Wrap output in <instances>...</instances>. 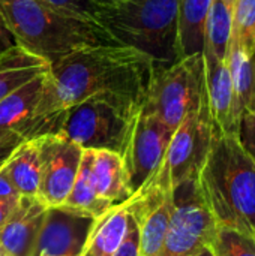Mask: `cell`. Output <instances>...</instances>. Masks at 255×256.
Here are the masks:
<instances>
[{
	"label": "cell",
	"instance_id": "cell-1",
	"mask_svg": "<svg viewBox=\"0 0 255 256\" xmlns=\"http://www.w3.org/2000/svg\"><path fill=\"white\" fill-rule=\"evenodd\" d=\"M153 69L149 56L122 44L72 51L50 64L39 116L59 135L66 110L93 96H117L141 106Z\"/></svg>",
	"mask_w": 255,
	"mask_h": 256
},
{
	"label": "cell",
	"instance_id": "cell-2",
	"mask_svg": "<svg viewBox=\"0 0 255 256\" xmlns=\"http://www.w3.org/2000/svg\"><path fill=\"white\" fill-rule=\"evenodd\" d=\"M197 184L216 226L255 237V162L237 136L215 134Z\"/></svg>",
	"mask_w": 255,
	"mask_h": 256
},
{
	"label": "cell",
	"instance_id": "cell-3",
	"mask_svg": "<svg viewBox=\"0 0 255 256\" xmlns=\"http://www.w3.org/2000/svg\"><path fill=\"white\" fill-rule=\"evenodd\" d=\"M0 10L15 44L50 64L84 46L119 44L101 24L63 15L38 0H0Z\"/></svg>",
	"mask_w": 255,
	"mask_h": 256
},
{
	"label": "cell",
	"instance_id": "cell-4",
	"mask_svg": "<svg viewBox=\"0 0 255 256\" xmlns=\"http://www.w3.org/2000/svg\"><path fill=\"white\" fill-rule=\"evenodd\" d=\"M177 14L179 0H122L98 6L96 21L119 44L168 66L180 60Z\"/></svg>",
	"mask_w": 255,
	"mask_h": 256
},
{
	"label": "cell",
	"instance_id": "cell-5",
	"mask_svg": "<svg viewBox=\"0 0 255 256\" xmlns=\"http://www.w3.org/2000/svg\"><path fill=\"white\" fill-rule=\"evenodd\" d=\"M141 106L117 96H93L69 110L59 136L81 150H105L123 156Z\"/></svg>",
	"mask_w": 255,
	"mask_h": 256
},
{
	"label": "cell",
	"instance_id": "cell-6",
	"mask_svg": "<svg viewBox=\"0 0 255 256\" xmlns=\"http://www.w3.org/2000/svg\"><path fill=\"white\" fill-rule=\"evenodd\" d=\"M204 94L203 54L168 66L155 64L140 111L156 117L174 132L186 114L200 106Z\"/></svg>",
	"mask_w": 255,
	"mask_h": 256
},
{
	"label": "cell",
	"instance_id": "cell-7",
	"mask_svg": "<svg viewBox=\"0 0 255 256\" xmlns=\"http://www.w3.org/2000/svg\"><path fill=\"white\" fill-rule=\"evenodd\" d=\"M216 129L210 117L207 96L200 106L186 114L174 130L159 172L174 190L180 184L197 180L209 156Z\"/></svg>",
	"mask_w": 255,
	"mask_h": 256
},
{
	"label": "cell",
	"instance_id": "cell-8",
	"mask_svg": "<svg viewBox=\"0 0 255 256\" xmlns=\"http://www.w3.org/2000/svg\"><path fill=\"white\" fill-rule=\"evenodd\" d=\"M173 201L170 226L158 256H198L210 246L216 225L200 195L197 180L176 188Z\"/></svg>",
	"mask_w": 255,
	"mask_h": 256
},
{
	"label": "cell",
	"instance_id": "cell-9",
	"mask_svg": "<svg viewBox=\"0 0 255 256\" xmlns=\"http://www.w3.org/2000/svg\"><path fill=\"white\" fill-rule=\"evenodd\" d=\"M173 130L156 117L138 112L128 147L122 156L128 189L135 195L159 170Z\"/></svg>",
	"mask_w": 255,
	"mask_h": 256
},
{
	"label": "cell",
	"instance_id": "cell-10",
	"mask_svg": "<svg viewBox=\"0 0 255 256\" xmlns=\"http://www.w3.org/2000/svg\"><path fill=\"white\" fill-rule=\"evenodd\" d=\"M39 150L41 183L36 198L48 208L60 207L77 178L83 150L59 135L41 136Z\"/></svg>",
	"mask_w": 255,
	"mask_h": 256
},
{
	"label": "cell",
	"instance_id": "cell-11",
	"mask_svg": "<svg viewBox=\"0 0 255 256\" xmlns=\"http://www.w3.org/2000/svg\"><path fill=\"white\" fill-rule=\"evenodd\" d=\"M95 220L65 207H50L41 226L35 256H81Z\"/></svg>",
	"mask_w": 255,
	"mask_h": 256
},
{
	"label": "cell",
	"instance_id": "cell-12",
	"mask_svg": "<svg viewBox=\"0 0 255 256\" xmlns=\"http://www.w3.org/2000/svg\"><path fill=\"white\" fill-rule=\"evenodd\" d=\"M47 72L48 69L0 100V130L14 132L24 141L53 135L38 112Z\"/></svg>",
	"mask_w": 255,
	"mask_h": 256
},
{
	"label": "cell",
	"instance_id": "cell-13",
	"mask_svg": "<svg viewBox=\"0 0 255 256\" xmlns=\"http://www.w3.org/2000/svg\"><path fill=\"white\" fill-rule=\"evenodd\" d=\"M203 63L207 105L215 129L224 136H237L242 108L234 92L228 64L207 51H203Z\"/></svg>",
	"mask_w": 255,
	"mask_h": 256
},
{
	"label": "cell",
	"instance_id": "cell-14",
	"mask_svg": "<svg viewBox=\"0 0 255 256\" xmlns=\"http://www.w3.org/2000/svg\"><path fill=\"white\" fill-rule=\"evenodd\" d=\"M48 207L38 198L21 196L0 230V244L8 256H35L41 226Z\"/></svg>",
	"mask_w": 255,
	"mask_h": 256
},
{
	"label": "cell",
	"instance_id": "cell-15",
	"mask_svg": "<svg viewBox=\"0 0 255 256\" xmlns=\"http://www.w3.org/2000/svg\"><path fill=\"white\" fill-rule=\"evenodd\" d=\"M0 171L20 196L36 198L41 183L39 138L23 141L8 158Z\"/></svg>",
	"mask_w": 255,
	"mask_h": 256
},
{
	"label": "cell",
	"instance_id": "cell-16",
	"mask_svg": "<svg viewBox=\"0 0 255 256\" xmlns=\"http://www.w3.org/2000/svg\"><path fill=\"white\" fill-rule=\"evenodd\" d=\"M92 182L98 195L113 206L123 204L134 196L128 189L123 159L117 153L93 150Z\"/></svg>",
	"mask_w": 255,
	"mask_h": 256
},
{
	"label": "cell",
	"instance_id": "cell-17",
	"mask_svg": "<svg viewBox=\"0 0 255 256\" xmlns=\"http://www.w3.org/2000/svg\"><path fill=\"white\" fill-rule=\"evenodd\" d=\"M48 68L50 63L20 45L3 51L0 54V100Z\"/></svg>",
	"mask_w": 255,
	"mask_h": 256
},
{
	"label": "cell",
	"instance_id": "cell-18",
	"mask_svg": "<svg viewBox=\"0 0 255 256\" xmlns=\"http://www.w3.org/2000/svg\"><path fill=\"white\" fill-rule=\"evenodd\" d=\"M128 207L129 201L114 206L95 220L81 256H114L126 231Z\"/></svg>",
	"mask_w": 255,
	"mask_h": 256
},
{
	"label": "cell",
	"instance_id": "cell-19",
	"mask_svg": "<svg viewBox=\"0 0 255 256\" xmlns=\"http://www.w3.org/2000/svg\"><path fill=\"white\" fill-rule=\"evenodd\" d=\"M209 8L210 0H179L177 34L180 58L203 54Z\"/></svg>",
	"mask_w": 255,
	"mask_h": 256
},
{
	"label": "cell",
	"instance_id": "cell-20",
	"mask_svg": "<svg viewBox=\"0 0 255 256\" xmlns=\"http://www.w3.org/2000/svg\"><path fill=\"white\" fill-rule=\"evenodd\" d=\"M92 159H93V150H83L77 178L74 182V186H72L66 201L60 207L69 208L77 213L87 214L93 219H98L114 206L110 204L108 201L102 200L93 186Z\"/></svg>",
	"mask_w": 255,
	"mask_h": 256
},
{
	"label": "cell",
	"instance_id": "cell-21",
	"mask_svg": "<svg viewBox=\"0 0 255 256\" xmlns=\"http://www.w3.org/2000/svg\"><path fill=\"white\" fill-rule=\"evenodd\" d=\"M243 112H255V62L231 38L225 58Z\"/></svg>",
	"mask_w": 255,
	"mask_h": 256
},
{
	"label": "cell",
	"instance_id": "cell-22",
	"mask_svg": "<svg viewBox=\"0 0 255 256\" xmlns=\"http://www.w3.org/2000/svg\"><path fill=\"white\" fill-rule=\"evenodd\" d=\"M233 33V3L230 0H210L204 30V50L219 60L227 58Z\"/></svg>",
	"mask_w": 255,
	"mask_h": 256
},
{
	"label": "cell",
	"instance_id": "cell-23",
	"mask_svg": "<svg viewBox=\"0 0 255 256\" xmlns=\"http://www.w3.org/2000/svg\"><path fill=\"white\" fill-rule=\"evenodd\" d=\"M215 256H255V237L227 226H216L209 246Z\"/></svg>",
	"mask_w": 255,
	"mask_h": 256
},
{
	"label": "cell",
	"instance_id": "cell-24",
	"mask_svg": "<svg viewBox=\"0 0 255 256\" xmlns=\"http://www.w3.org/2000/svg\"><path fill=\"white\" fill-rule=\"evenodd\" d=\"M231 38L248 54L255 52V0H234Z\"/></svg>",
	"mask_w": 255,
	"mask_h": 256
},
{
	"label": "cell",
	"instance_id": "cell-25",
	"mask_svg": "<svg viewBox=\"0 0 255 256\" xmlns=\"http://www.w3.org/2000/svg\"><path fill=\"white\" fill-rule=\"evenodd\" d=\"M38 2L63 15L75 16L98 24L96 21L98 6L92 0H38Z\"/></svg>",
	"mask_w": 255,
	"mask_h": 256
},
{
	"label": "cell",
	"instance_id": "cell-26",
	"mask_svg": "<svg viewBox=\"0 0 255 256\" xmlns=\"http://www.w3.org/2000/svg\"><path fill=\"white\" fill-rule=\"evenodd\" d=\"M129 212V207H128ZM114 256H140V232L135 219L128 213V224L123 240Z\"/></svg>",
	"mask_w": 255,
	"mask_h": 256
},
{
	"label": "cell",
	"instance_id": "cell-27",
	"mask_svg": "<svg viewBox=\"0 0 255 256\" xmlns=\"http://www.w3.org/2000/svg\"><path fill=\"white\" fill-rule=\"evenodd\" d=\"M237 140L255 162V112L242 114Z\"/></svg>",
	"mask_w": 255,
	"mask_h": 256
},
{
	"label": "cell",
	"instance_id": "cell-28",
	"mask_svg": "<svg viewBox=\"0 0 255 256\" xmlns=\"http://www.w3.org/2000/svg\"><path fill=\"white\" fill-rule=\"evenodd\" d=\"M24 140L21 136H18L14 132H8V130H0V168L3 166V164L8 160V158L12 154V152L23 142Z\"/></svg>",
	"mask_w": 255,
	"mask_h": 256
},
{
	"label": "cell",
	"instance_id": "cell-29",
	"mask_svg": "<svg viewBox=\"0 0 255 256\" xmlns=\"http://www.w3.org/2000/svg\"><path fill=\"white\" fill-rule=\"evenodd\" d=\"M14 45H17L15 39H14L11 30L8 28V26L5 22V18L2 15V10H0V54L3 51H6L8 48L14 46Z\"/></svg>",
	"mask_w": 255,
	"mask_h": 256
},
{
	"label": "cell",
	"instance_id": "cell-30",
	"mask_svg": "<svg viewBox=\"0 0 255 256\" xmlns=\"http://www.w3.org/2000/svg\"><path fill=\"white\" fill-rule=\"evenodd\" d=\"M18 200H11V198H0V230L5 226V224L8 222L9 216L12 214V212L15 210Z\"/></svg>",
	"mask_w": 255,
	"mask_h": 256
},
{
	"label": "cell",
	"instance_id": "cell-31",
	"mask_svg": "<svg viewBox=\"0 0 255 256\" xmlns=\"http://www.w3.org/2000/svg\"><path fill=\"white\" fill-rule=\"evenodd\" d=\"M0 198H11V200L21 198L20 194L14 189V186L9 183V180L5 177L2 171H0Z\"/></svg>",
	"mask_w": 255,
	"mask_h": 256
},
{
	"label": "cell",
	"instance_id": "cell-32",
	"mask_svg": "<svg viewBox=\"0 0 255 256\" xmlns=\"http://www.w3.org/2000/svg\"><path fill=\"white\" fill-rule=\"evenodd\" d=\"M96 6H107V4H114L117 2H122V0H92Z\"/></svg>",
	"mask_w": 255,
	"mask_h": 256
},
{
	"label": "cell",
	"instance_id": "cell-33",
	"mask_svg": "<svg viewBox=\"0 0 255 256\" xmlns=\"http://www.w3.org/2000/svg\"><path fill=\"white\" fill-rule=\"evenodd\" d=\"M198 256H215V255L212 254V250H210L209 248H206V249H203V250L198 254Z\"/></svg>",
	"mask_w": 255,
	"mask_h": 256
},
{
	"label": "cell",
	"instance_id": "cell-34",
	"mask_svg": "<svg viewBox=\"0 0 255 256\" xmlns=\"http://www.w3.org/2000/svg\"><path fill=\"white\" fill-rule=\"evenodd\" d=\"M0 256H8V255H6V252L3 250V248H2V244H0Z\"/></svg>",
	"mask_w": 255,
	"mask_h": 256
},
{
	"label": "cell",
	"instance_id": "cell-35",
	"mask_svg": "<svg viewBox=\"0 0 255 256\" xmlns=\"http://www.w3.org/2000/svg\"><path fill=\"white\" fill-rule=\"evenodd\" d=\"M251 57H252V60H254V62H255V52H254V54H252V56H251Z\"/></svg>",
	"mask_w": 255,
	"mask_h": 256
},
{
	"label": "cell",
	"instance_id": "cell-36",
	"mask_svg": "<svg viewBox=\"0 0 255 256\" xmlns=\"http://www.w3.org/2000/svg\"><path fill=\"white\" fill-rule=\"evenodd\" d=\"M230 2H231V3H234V0H230Z\"/></svg>",
	"mask_w": 255,
	"mask_h": 256
}]
</instances>
